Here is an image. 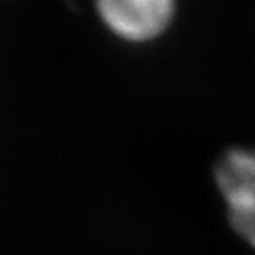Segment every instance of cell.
<instances>
[{
	"instance_id": "6da1fadb",
	"label": "cell",
	"mask_w": 255,
	"mask_h": 255,
	"mask_svg": "<svg viewBox=\"0 0 255 255\" xmlns=\"http://www.w3.org/2000/svg\"><path fill=\"white\" fill-rule=\"evenodd\" d=\"M216 181L232 229L255 252V149H229L216 166Z\"/></svg>"
},
{
	"instance_id": "7a4b0ae2",
	"label": "cell",
	"mask_w": 255,
	"mask_h": 255,
	"mask_svg": "<svg viewBox=\"0 0 255 255\" xmlns=\"http://www.w3.org/2000/svg\"><path fill=\"white\" fill-rule=\"evenodd\" d=\"M98 8L105 22L129 40L154 37L169 23L172 15L169 0H103Z\"/></svg>"
}]
</instances>
